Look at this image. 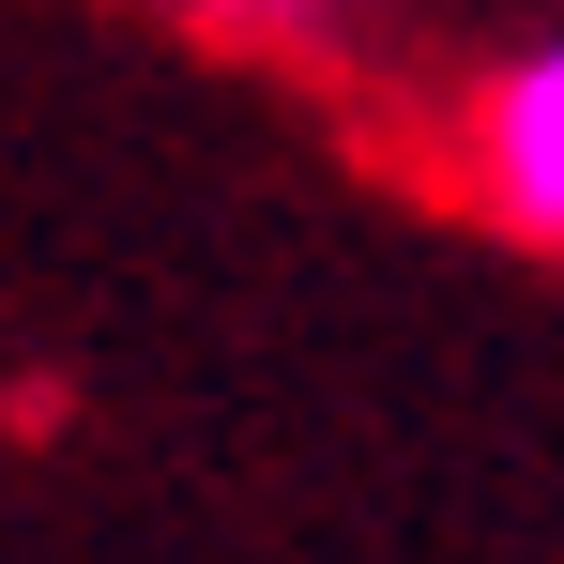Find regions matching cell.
Returning <instances> with one entry per match:
<instances>
[{
	"instance_id": "6da1fadb",
	"label": "cell",
	"mask_w": 564,
	"mask_h": 564,
	"mask_svg": "<svg viewBox=\"0 0 564 564\" xmlns=\"http://www.w3.org/2000/svg\"><path fill=\"white\" fill-rule=\"evenodd\" d=\"M458 184L488 198L519 245H564V31L519 46V62L458 107Z\"/></svg>"
},
{
	"instance_id": "7a4b0ae2",
	"label": "cell",
	"mask_w": 564,
	"mask_h": 564,
	"mask_svg": "<svg viewBox=\"0 0 564 564\" xmlns=\"http://www.w3.org/2000/svg\"><path fill=\"white\" fill-rule=\"evenodd\" d=\"M198 15H229V31H321L336 0H198Z\"/></svg>"
}]
</instances>
